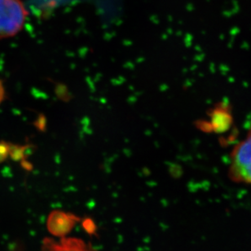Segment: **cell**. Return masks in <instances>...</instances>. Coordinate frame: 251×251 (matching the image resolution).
<instances>
[{"mask_svg":"<svg viewBox=\"0 0 251 251\" xmlns=\"http://www.w3.org/2000/svg\"><path fill=\"white\" fill-rule=\"evenodd\" d=\"M82 227L84 228L85 231L89 235H95L97 232V225L95 224L94 221L87 218L86 220H83L82 222Z\"/></svg>","mask_w":251,"mask_h":251,"instance_id":"obj_5","label":"cell"},{"mask_svg":"<svg viewBox=\"0 0 251 251\" xmlns=\"http://www.w3.org/2000/svg\"><path fill=\"white\" fill-rule=\"evenodd\" d=\"M228 173L232 181L251 185V123L244 139L230 153Z\"/></svg>","mask_w":251,"mask_h":251,"instance_id":"obj_1","label":"cell"},{"mask_svg":"<svg viewBox=\"0 0 251 251\" xmlns=\"http://www.w3.org/2000/svg\"><path fill=\"white\" fill-rule=\"evenodd\" d=\"M77 221L79 219L75 215L56 210L49 215L48 228L54 236L64 237L73 229Z\"/></svg>","mask_w":251,"mask_h":251,"instance_id":"obj_3","label":"cell"},{"mask_svg":"<svg viewBox=\"0 0 251 251\" xmlns=\"http://www.w3.org/2000/svg\"><path fill=\"white\" fill-rule=\"evenodd\" d=\"M44 251H92L82 241L76 239H63L61 244H56L50 240L44 242Z\"/></svg>","mask_w":251,"mask_h":251,"instance_id":"obj_4","label":"cell"},{"mask_svg":"<svg viewBox=\"0 0 251 251\" xmlns=\"http://www.w3.org/2000/svg\"><path fill=\"white\" fill-rule=\"evenodd\" d=\"M28 12L20 0H0V39L18 34L24 26Z\"/></svg>","mask_w":251,"mask_h":251,"instance_id":"obj_2","label":"cell"},{"mask_svg":"<svg viewBox=\"0 0 251 251\" xmlns=\"http://www.w3.org/2000/svg\"><path fill=\"white\" fill-rule=\"evenodd\" d=\"M5 99V88L4 85L2 83V80L0 79V104Z\"/></svg>","mask_w":251,"mask_h":251,"instance_id":"obj_6","label":"cell"}]
</instances>
